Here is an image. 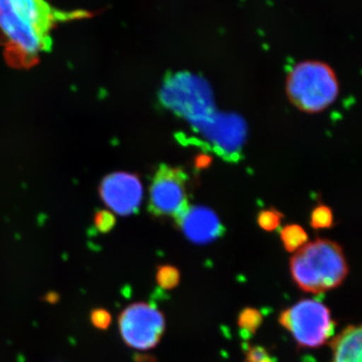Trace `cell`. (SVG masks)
<instances>
[{
  "label": "cell",
  "mask_w": 362,
  "mask_h": 362,
  "mask_svg": "<svg viewBox=\"0 0 362 362\" xmlns=\"http://www.w3.org/2000/svg\"><path fill=\"white\" fill-rule=\"evenodd\" d=\"M95 13L65 11L47 0H0V44L11 65L30 66L51 49V33L58 23L84 20Z\"/></svg>",
  "instance_id": "cell-1"
},
{
  "label": "cell",
  "mask_w": 362,
  "mask_h": 362,
  "mask_svg": "<svg viewBox=\"0 0 362 362\" xmlns=\"http://www.w3.org/2000/svg\"><path fill=\"white\" fill-rule=\"evenodd\" d=\"M259 362H274V361H272L270 356H267L266 358H264L263 361H261Z\"/></svg>",
  "instance_id": "cell-20"
},
{
  "label": "cell",
  "mask_w": 362,
  "mask_h": 362,
  "mask_svg": "<svg viewBox=\"0 0 362 362\" xmlns=\"http://www.w3.org/2000/svg\"><path fill=\"white\" fill-rule=\"evenodd\" d=\"M45 298H47V301L49 302V303H56V302L58 301V294L54 292H49Z\"/></svg>",
  "instance_id": "cell-19"
},
{
  "label": "cell",
  "mask_w": 362,
  "mask_h": 362,
  "mask_svg": "<svg viewBox=\"0 0 362 362\" xmlns=\"http://www.w3.org/2000/svg\"><path fill=\"white\" fill-rule=\"evenodd\" d=\"M293 281L300 289L322 294L339 287L349 275V264L340 245L330 240L307 243L290 262Z\"/></svg>",
  "instance_id": "cell-2"
},
{
  "label": "cell",
  "mask_w": 362,
  "mask_h": 362,
  "mask_svg": "<svg viewBox=\"0 0 362 362\" xmlns=\"http://www.w3.org/2000/svg\"><path fill=\"white\" fill-rule=\"evenodd\" d=\"M156 281L163 290L175 289L180 284V271L173 266H160L157 270Z\"/></svg>",
  "instance_id": "cell-12"
},
{
  "label": "cell",
  "mask_w": 362,
  "mask_h": 362,
  "mask_svg": "<svg viewBox=\"0 0 362 362\" xmlns=\"http://www.w3.org/2000/svg\"><path fill=\"white\" fill-rule=\"evenodd\" d=\"M269 356L267 350L262 346L252 347L247 354L246 362H259Z\"/></svg>",
  "instance_id": "cell-17"
},
{
  "label": "cell",
  "mask_w": 362,
  "mask_h": 362,
  "mask_svg": "<svg viewBox=\"0 0 362 362\" xmlns=\"http://www.w3.org/2000/svg\"><path fill=\"white\" fill-rule=\"evenodd\" d=\"M334 223V216L330 207L319 204L314 207L310 216V225L315 230L330 228Z\"/></svg>",
  "instance_id": "cell-13"
},
{
  "label": "cell",
  "mask_w": 362,
  "mask_h": 362,
  "mask_svg": "<svg viewBox=\"0 0 362 362\" xmlns=\"http://www.w3.org/2000/svg\"><path fill=\"white\" fill-rule=\"evenodd\" d=\"M114 221H114V216L110 213L103 211V213L98 214L95 223H96L97 228L100 232L107 233L114 226Z\"/></svg>",
  "instance_id": "cell-16"
},
{
  "label": "cell",
  "mask_w": 362,
  "mask_h": 362,
  "mask_svg": "<svg viewBox=\"0 0 362 362\" xmlns=\"http://www.w3.org/2000/svg\"><path fill=\"white\" fill-rule=\"evenodd\" d=\"M100 195L111 211L119 216H130L141 204L142 183L137 176L131 173H112L102 181Z\"/></svg>",
  "instance_id": "cell-7"
},
{
  "label": "cell",
  "mask_w": 362,
  "mask_h": 362,
  "mask_svg": "<svg viewBox=\"0 0 362 362\" xmlns=\"http://www.w3.org/2000/svg\"><path fill=\"white\" fill-rule=\"evenodd\" d=\"M286 93L300 111L319 113L334 103L339 84L335 71L327 64L305 61L297 64L288 74Z\"/></svg>",
  "instance_id": "cell-3"
},
{
  "label": "cell",
  "mask_w": 362,
  "mask_h": 362,
  "mask_svg": "<svg viewBox=\"0 0 362 362\" xmlns=\"http://www.w3.org/2000/svg\"><path fill=\"white\" fill-rule=\"evenodd\" d=\"M112 317L110 312L103 308L94 309L90 312V322L98 329L105 330L110 326Z\"/></svg>",
  "instance_id": "cell-15"
},
{
  "label": "cell",
  "mask_w": 362,
  "mask_h": 362,
  "mask_svg": "<svg viewBox=\"0 0 362 362\" xmlns=\"http://www.w3.org/2000/svg\"><path fill=\"white\" fill-rule=\"evenodd\" d=\"M209 163H211V159H209V157L201 156L197 159V168H206V166H209Z\"/></svg>",
  "instance_id": "cell-18"
},
{
  "label": "cell",
  "mask_w": 362,
  "mask_h": 362,
  "mask_svg": "<svg viewBox=\"0 0 362 362\" xmlns=\"http://www.w3.org/2000/svg\"><path fill=\"white\" fill-rule=\"evenodd\" d=\"M281 239L286 251L295 252L308 243V235L301 226L288 225L283 228Z\"/></svg>",
  "instance_id": "cell-10"
},
{
  "label": "cell",
  "mask_w": 362,
  "mask_h": 362,
  "mask_svg": "<svg viewBox=\"0 0 362 362\" xmlns=\"http://www.w3.org/2000/svg\"><path fill=\"white\" fill-rule=\"evenodd\" d=\"M279 322L304 349L322 346L334 333L335 323L329 308L316 300H301L286 309Z\"/></svg>",
  "instance_id": "cell-4"
},
{
  "label": "cell",
  "mask_w": 362,
  "mask_h": 362,
  "mask_svg": "<svg viewBox=\"0 0 362 362\" xmlns=\"http://www.w3.org/2000/svg\"><path fill=\"white\" fill-rule=\"evenodd\" d=\"M282 214L276 209H264L258 214V225L267 232H273L280 226Z\"/></svg>",
  "instance_id": "cell-14"
},
{
  "label": "cell",
  "mask_w": 362,
  "mask_h": 362,
  "mask_svg": "<svg viewBox=\"0 0 362 362\" xmlns=\"http://www.w3.org/2000/svg\"><path fill=\"white\" fill-rule=\"evenodd\" d=\"M263 322V317L261 312L254 308L244 309L240 313L238 324H239L240 329L247 334H254L259 329Z\"/></svg>",
  "instance_id": "cell-11"
},
{
  "label": "cell",
  "mask_w": 362,
  "mask_h": 362,
  "mask_svg": "<svg viewBox=\"0 0 362 362\" xmlns=\"http://www.w3.org/2000/svg\"><path fill=\"white\" fill-rule=\"evenodd\" d=\"M187 176L182 169L161 165L149 188V211L156 216L180 220L187 211Z\"/></svg>",
  "instance_id": "cell-6"
},
{
  "label": "cell",
  "mask_w": 362,
  "mask_h": 362,
  "mask_svg": "<svg viewBox=\"0 0 362 362\" xmlns=\"http://www.w3.org/2000/svg\"><path fill=\"white\" fill-rule=\"evenodd\" d=\"M123 341L137 350L154 349L165 332V317L153 305L138 302L126 307L119 316Z\"/></svg>",
  "instance_id": "cell-5"
},
{
  "label": "cell",
  "mask_w": 362,
  "mask_h": 362,
  "mask_svg": "<svg viewBox=\"0 0 362 362\" xmlns=\"http://www.w3.org/2000/svg\"><path fill=\"white\" fill-rule=\"evenodd\" d=\"M176 223L182 228L188 239L199 244L216 240L223 232L218 216L209 209L202 207H188Z\"/></svg>",
  "instance_id": "cell-8"
},
{
  "label": "cell",
  "mask_w": 362,
  "mask_h": 362,
  "mask_svg": "<svg viewBox=\"0 0 362 362\" xmlns=\"http://www.w3.org/2000/svg\"><path fill=\"white\" fill-rule=\"evenodd\" d=\"M362 330L359 325H349L330 343L332 362H361Z\"/></svg>",
  "instance_id": "cell-9"
}]
</instances>
